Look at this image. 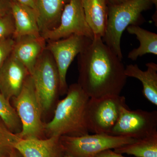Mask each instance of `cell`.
<instances>
[{"label":"cell","instance_id":"obj_2","mask_svg":"<svg viewBox=\"0 0 157 157\" xmlns=\"http://www.w3.org/2000/svg\"><path fill=\"white\" fill-rule=\"evenodd\" d=\"M90 98L78 83L70 85L66 97L57 104L52 119L44 123V134L47 137L89 134L85 114Z\"/></svg>","mask_w":157,"mask_h":157},{"label":"cell","instance_id":"obj_25","mask_svg":"<svg viewBox=\"0 0 157 157\" xmlns=\"http://www.w3.org/2000/svg\"><path fill=\"white\" fill-rule=\"evenodd\" d=\"M11 0H0V15L6 14L10 10Z\"/></svg>","mask_w":157,"mask_h":157},{"label":"cell","instance_id":"obj_8","mask_svg":"<svg viewBox=\"0 0 157 157\" xmlns=\"http://www.w3.org/2000/svg\"><path fill=\"white\" fill-rule=\"evenodd\" d=\"M92 40L84 36L73 35L64 39L46 41L45 48L51 54L58 71L60 95L66 94L67 92V75L70 65Z\"/></svg>","mask_w":157,"mask_h":157},{"label":"cell","instance_id":"obj_16","mask_svg":"<svg viewBox=\"0 0 157 157\" xmlns=\"http://www.w3.org/2000/svg\"><path fill=\"white\" fill-rule=\"evenodd\" d=\"M86 23L94 36L103 38L105 35L108 17L107 0H81Z\"/></svg>","mask_w":157,"mask_h":157},{"label":"cell","instance_id":"obj_24","mask_svg":"<svg viewBox=\"0 0 157 157\" xmlns=\"http://www.w3.org/2000/svg\"><path fill=\"white\" fill-rule=\"evenodd\" d=\"M93 157H126L121 154L116 152L112 149L106 150L99 153Z\"/></svg>","mask_w":157,"mask_h":157},{"label":"cell","instance_id":"obj_18","mask_svg":"<svg viewBox=\"0 0 157 157\" xmlns=\"http://www.w3.org/2000/svg\"><path fill=\"white\" fill-rule=\"evenodd\" d=\"M126 30L129 34L136 36L140 42L138 48H134L128 54V58L135 61L146 54L157 55V34L144 29L139 25H131Z\"/></svg>","mask_w":157,"mask_h":157},{"label":"cell","instance_id":"obj_4","mask_svg":"<svg viewBox=\"0 0 157 157\" xmlns=\"http://www.w3.org/2000/svg\"><path fill=\"white\" fill-rule=\"evenodd\" d=\"M11 100L22 125L21 132L17 135L18 137L23 139L44 138L42 109L31 75L26 79L19 95Z\"/></svg>","mask_w":157,"mask_h":157},{"label":"cell","instance_id":"obj_23","mask_svg":"<svg viewBox=\"0 0 157 157\" xmlns=\"http://www.w3.org/2000/svg\"><path fill=\"white\" fill-rule=\"evenodd\" d=\"M14 42L13 37L0 40V68L12 53Z\"/></svg>","mask_w":157,"mask_h":157},{"label":"cell","instance_id":"obj_10","mask_svg":"<svg viewBox=\"0 0 157 157\" xmlns=\"http://www.w3.org/2000/svg\"><path fill=\"white\" fill-rule=\"evenodd\" d=\"M73 35L93 39L94 34L86 23L81 0H69L62 12L59 25L41 36L46 41L64 39Z\"/></svg>","mask_w":157,"mask_h":157},{"label":"cell","instance_id":"obj_7","mask_svg":"<svg viewBox=\"0 0 157 157\" xmlns=\"http://www.w3.org/2000/svg\"><path fill=\"white\" fill-rule=\"evenodd\" d=\"M136 140L130 137L104 134L60 137L65 155L71 157H93L106 150L114 149Z\"/></svg>","mask_w":157,"mask_h":157},{"label":"cell","instance_id":"obj_17","mask_svg":"<svg viewBox=\"0 0 157 157\" xmlns=\"http://www.w3.org/2000/svg\"><path fill=\"white\" fill-rule=\"evenodd\" d=\"M147 70H140L136 64L127 65L125 73L127 77L137 78L143 85L144 96L150 102L157 106V65L153 62L146 64Z\"/></svg>","mask_w":157,"mask_h":157},{"label":"cell","instance_id":"obj_3","mask_svg":"<svg viewBox=\"0 0 157 157\" xmlns=\"http://www.w3.org/2000/svg\"><path fill=\"white\" fill-rule=\"evenodd\" d=\"M150 0H127L121 4L108 3V17L103 41L122 59L121 41L122 35L131 25H139L145 21L142 12L152 6Z\"/></svg>","mask_w":157,"mask_h":157},{"label":"cell","instance_id":"obj_29","mask_svg":"<svg viewBox=\"0 0 157 157\" xmlns=\"http://www.w3.org/2000/svg\"><path fill=\"white\" fill-rule=\"evenodd\" d=\"M150 1H151V3H152L153 5H155L156 7L157 8V0H150Z\"/></svg>","mask_w":157,"mask_h":157},{"label":"cell","instance_id":"obj_15","mask_svg":"<svg viewBox=\"0 0 157 157\" xmlns=\"http://www.w3.org/2000/svg\"><path fill=\"white\" fill-rule=\"evenodd\" d=\"M69 0H35L41 35L59 25L62 12Z\"/></svg>","mask_w":157,"mask_h":157},{"label":"cell","instance_id":"obj_20","mask_svg":"<svg viewBox=\"0 0 157 157\" xmlns=\"http://www.w3.org/2000/svg\"><path fill=\"white\" fill-rule=\"evenodd\" d=\"M0 118L8 128L14 134H19L22 130L21 122L10 101L0 92Z\"/></svg>","mask_w":157,"mask_h":157},{"label":"cell","instance_id":"obj_5","mask_svg":"<svg viewBox=\"0 0 157 157\" xmlns=\"http://www.w3.org/2000/svg\"><path fill=\"white\" fill-rule=\"evenodd\" d=\"M42 115L55 108L60 95V79L55 62L45 48L31 75Z\"/></svg>","mask_w":157,"mask_h":157},{"label":"cell","instance_id":"obj_11","mask_svg":"<svg viewBox=\"0 0 157 157\" xmlns=\"http://www.w3.org/2000/svg\"><path fill=\"white\" fill-rule=\"evenodd\" d=\"M29 75L25 67L11 55L0 68V92L11 101L19 95Z\"/></svg>","mask_w":157,"mask_h":157},{"label":"cell","instance_id":"obj_1","mask_svg":"<svg viewBox=\"0 0 157 157\" xmlns=\"http://www.w3.org/2000/svg\"><path fill=\"white\" fill-rule=\"evenodd\" d=\"M77 83L90 98L120 95L126 83L122 59L103 41L94 36L78 56Z\"/></svg>","mask_w":157,"mask_h":157},{"label":"cell","instance_id":"obj_22","mask_svg":"<svg viewBox=\"0 0 157 157\" xmlns=\"http://www.w3.org/2000/svg\"><path fill=\"white\" fill-rule=\"evenodd\" d=\"M15 25L11 11L0 15V40L13 37Z\"/></svg>","mask_w":157,"mask_h":157},{"label":"cell","instance_id":"obj_19","mask_svg":"<svg viewBox=\"0 0 157 157\" xmlns=\"http://www.w3.org/2000/svg\"><path fill=\"white\" fill-rule=\"evenodd\" d=\"M114 151L121 154H127L136 157H157V133L114 149Z\"/></svg>","mask_w":157,"mask_h":157},{"label":"cell","instance_id":"obj_30","mask_svg":"<svg viewBox=\"0 0 157 157\" xmlns=\"http://www.w3.org/2000/svg\"><path fill=\"white\" fill-rule=\"evenodd\" d=\"M63 157H71L70 156L68 155H65Z\"/></svg>","mask_w":157,"mask_h":157},{"label":"cell","instance_id":"obj_21","mask_svg":"<svg viewBox=\"0 0 157 157\" xmlns=\"http://www.w3.org/2000/svg\"><path fill=\"white\" fill-rule=\"evenodd\" d=\"M21 138L10 131L0 118V157H9Z\"/></svg>","mask_w":157,"mask_h":157},{"label":"cell","instance_id":"obj_9","mask_svg":"<svg viewBox=\"0 0 157 157\" xmlns=\"http://www.w3.org/2000/svg\"><path fill=\"white\" fill-rule=\"evenodd\" d=\"M157 133V111L122 109L118 120L109 135L140 139Z\"/></svg>","mask_w":157,"mask_h":157},{"label":"cell","instance_id":"obj_13","mask_svg":"<svg viewBox=\"0 0 157 157\" xmlns=\"http://www.w3.org/2000/svg\"><path fill=\"white\" fill-rule=\"evenodd\" d=\"M24 157H63L64 156L60 137L41 139H21L15 145Z\"/></svg>","mask_w":157,"mask_h":157},{"label":"cell","instance_id":"obj_14","mask_svg":"<svg viewBox=\"0 0 157 157\" xmlns=\"http://www.w3.org/2000/svg\"><path fill=\"white\" fill-rule=\"evenodd\" d=\"M10 10L15 25L13 39L25 36H42L36 12L34 9L16 0H11Z\"/></svg>","mask_w":157,"mask_h":157},{"label":"cell","instance_id":"obj_6","mask_svg":"<svg viewBox=\"0 0 157 157\" xmlns=\"http://www.w3.org/2000/svg\"><path fill=\"white\" fill-rule=\"evenodd\" d=\"M124 96H106L90 98L86 110L85 121L89 132L109 135L120 116L127 107Z\"/></svg>","mask_w":157,"mask_h":157},{"label":"cell","instance_id":"obj_26","mask_svg":"<svg viewBox=\"0 0 157 157\" xmlns=\"http://www.w3.org/2000/svg\"><path fill=\"white\" fill-rule=\"evenodd\" d=\"M16 1L21 4L30 7L36 11V7L35 0H16Z\"/></svg>","mask_w":157,"mask_h":157},{"label":"cell","instance_id":"obj_12","mask_svg":"<svg viewBox=\"0 0 157 157\" xmlns=\"http://www.w3.org/2000/svg\"><path fill=\"white\" fill-rule=\"evenodd\" d=\"M14 41L11 55L20 62L32 75L46 47V40L42 36H25L14 39Z\"/></svg>","mask_w":157,"mask_h":157},{"label":"cell","instance_id":"obj_28","mask_svg":"<svg viewBox=\"0 0 157 157\" xmlns=\"http://www.w3.org/2000/svg\"><path fill=\"white\" fill-rule=\"evenodd\" d=\"M107 1H108V3L109 4L117 5V4H119L127 0H107Z\"/></svg>","mask_w":157,"mask_h":157},{"label":"cell","instance_id":"obj_27","mask_svg":"<svg viewBox=\"0 0 157 157\" xmlns=\"http://www.w3.org/2000/svg\"><path fill=\"white\" fill-rule=\"evenodd\" d=\"M9 157H24L20 152L16 148H14L12 151L11 152V155Z\"/></svg>","mask_w":157,"mask_h":157}]
</instances>
